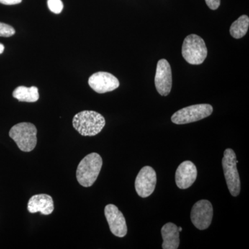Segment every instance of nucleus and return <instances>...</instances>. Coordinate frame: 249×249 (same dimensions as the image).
Returning <instances> with one entry per match:
<instances>
[{
  "instance_id": "11",
  "label": "nucleus",
  "mask_w": 249,
  "mask_h": 249,
  "mask_svg": "<svg viewBox=\"0 0 249 249\" xmlns=\"http://www.w3.org/2000/svg\"><path fill=\"white\" fill-rule=\"evenodd\" d=\"M88 83L90 88L98 93L114 91L120 85L119 80L114 75L104 71L93 73L89 77Z\"/></svg>"
},
{
  "instance_id": "2",
  "label": "nucleus",
  "mask_w": 249,
  "mask_h": 249,
  "mask_svg": "<svg viewBox=\"0 0 249 249\" xmlns=\"http://www.w3.org/2000/svg\"><path fill=\"white\" fill-rule=\"evenodd\" d=\"M103 166L101 155L96 152L85 157L78 165L76 178L82 186L88 188L92 186L97 179Z\"/></svg>"
},
{
  "instance_id": "7",
  "label": "nucleus",
  "mask_w": 249,
  "mask_h": 249,
  "mask_svg": "<svg viewBox=\"0 0 249 249\" xmlns=\"http://www.w3.org/2000/svg\"><path fill=\"white\" fill-rule=\"evenodd\" d=\"M213 217V208L209 201H198L191 210V222L199 230H205L210 227Z\"/></svg>"
},
{
  "instance_id": "15",
  "label": "nucleus",
  "mask_w": 249,
  "mask_h": 249,
  "mask_svg": "<svg viewBox=\"0 0 249 249\" xmlns=\"http://www.w3.org/2000/svg\"><path fill=\"white\" fill-rule=\"evenodd\" d=\"M13 96L21 102L35 103L38 101L40 95L36 87L19 86L14 90Z\"/></svg>"
},
{
  "instance_id": "4",
  "label": "nucleus",
  "mask_w": 249,
  "mask_h": 249,
  "mask_svg": "<svg viewBox=\"0 0 249 249\" xmlns=\"http://www.w3.org/2000/svg\"><path fill=\"white\" fill-rule=\"evenodd\" d=\"M181 53L183 58L188 63L201 65L207 56V47L201 37L191 34L187 36L183 41Z\"/></svg>"
},
{
  "instance_id": "3",
  "label": "nucleus",
  "mask_w": 249,
  "mask_h": 249,
  "mask_svg": "<svg viewBox=\"0 0 249 249\" xmlns=\"http://www.w3.org/2000/svg\"><path fill=\"white\" fill-rule=\"evenodd\" d=\"M37 128L31 123L15 124L9 131V137L23 152H31L37 145Z\"/></svg>"
},
{
  "instance_id": "13",
  "label": "nucleus",
  "mask_w": 249,
  "mask_h": 249,
  "mask_svg": "<svg viewBox=\"0 0 249 249\" xmlns=\"http://www.w3.org/2000/svg\"><path fill=\"white\" fill-rule=\"evenodd\" d=\"M27 209L31 213L39 212L45 215H49L53 213L54 210L53 199L49 195H36L29 199Z\"/></svg>"
},
{
  "instance_id": "20",
  "label": "nucleus",
  "mask_w": 249,
  "mask_h": 249,
  "mask_svg": "<svg viewBox=\"0 0 249 249\" xmlns=\"http://www.w3.org/2000/svg\"><path fill=\"white\" fill-rule=\"evenodd\" d=\"M22 0H0V3L4 5H15L22 2Z\"/></svg>"
},
{
  "instance_id": "12",
  "label": "nucleus",
  "mask_w": 249,
  "mask_h": 249,
  "mask_svg": "<svg viewBox=\"0 0 249 249\" xmlns=\"http://www.w3.org/2000/svg\"><path fill=\"white\" fill-rule=\"evenodd\" d=\"M197 170L196 165L190 160L181 163L175 173V182L180 189L190 188L196 181Z\"/></svg>"
},
{
  "instance_id": "21",
  "label": "nucleus",
  "mask_w": 249,
  "mask_h": 249,
  "mask_svg": "<svg viewBox=\"0 0 249 249\" xmlns=\"http://www.w3.org/2000/svg\"><path fill=\"white\" fill-rule=\"evenodd\" d=\"M4 46L2 44L0 43V54H1L4 52Z\"/></svg>"
},
{
  "instance_id": "9",
  "label": "nucleus",
  "mask_w": 249,
  "mask_h": 249,
  "mask_svg": "<svg viewBox=\"0 0 249 249\" xmlns=\"http://www.w3.org/2000/svg\"><path fill=\"white\" fill-rule=\"evenodd\" d=\"M155 83L157 91L160 95L166 96L169 94L173 85V78L171 67L165 59H161L157 62Z\"/></svg>"
},
{
  "instance_id": "6",
  "label": "nucleus",
  "mask_w": 249,
  "mask_h": 249,
  "mask_svg": "<svg viewBox=\"0 0 249 249\" xmlns=\"http://www.w3.org/2000/svg\"><path fill=\"white\" fill-rule=\"evenodd\" d=\"M213 111L209 104H197L182 108L172 116V122L177 124H191L211 116Z\"/></svg>"
},
{
  "instance_id": "5",
  "label": "nucleus",
  "mask_w": 249,
  "mask_h": 249,
  "mask_svg": "<svg viewBox=\"0 0 249 249\" xmlns=\"http://www.w3.org/2000/svg\"><path fill=\"white\" fill-rule=\"evenodd\" d=\"M222 167L231 194L233 196H239L241 190L240 175L237 169V157L232 149L227 148L224 151Z\"/></svg>"
},
{
  "instance_id": "22",
  "label": "nucleus",
  "mask_w": 249,
  "mask_h": 249,
  "mask_svg": "<svg viewBox=\"0 0 249 249\" xmlns=\"http://www.w3.org/2000/svg\"><path fill=\"white\" fill-rule=\"evenodd\" d=\"M178 231H179V232L182 231V228H181V227L178 228Z\"/></svg>"
},
{
  "instance_id": "14",
  "label": "nucleus",
  "mask_w": 249,
  "mask_h": 249,
  "mask_svg": "<svg viewBox=\"0 0 249 249\" xmlns=\"http://www.w3.org/2000/svg\"><path fill=\"white\" fill-rule=\"evenodd\" d=\"M163 244L162 249H178L179 247V231L178 226L173 223H167L161 229Z\"/></svg>"
},
{
  "instance_id": "17",
  "label": "nucleus",
  "mask_w": 249,
  "mask_h": 249,
  "mask_svg": "<svg viewBox=\"0 0 249 249\" xmlns=\"http://www.w3.org/2000/svg\"><path fill=\"white\" fill-rule=\"evenodd\" d=\"M47 5L49 10L53 14H60L63 10V4L61 0H48Z\"/></svg>"
},
{
  "instance_id": "1",
  "label": "nucleus",
  "mask_w": 249,
  "mask_h": 249,
  "mask_svg": "<svg viewBox=\"0 0 249 249\" xmlns=\"http://www.w3.org/2000/svg\"><path fill=\"white\" fill-rule=\"evenodd\" d=\"M73 127L82 136L93 137L99 134L106 125V119L94 111H80L73 117Z\"/></svg>"
},
{
  "instance_id": "18",
  "label": "nucleus",
  "mask_w": 249,
  "mask_h": 249,
  "mask_svg": "<svg viewBox=\"0 0 249 249\" xmlns=\"http://www.w3.org/2000/svg\"><path fill=\"white\" fill-rule=\"evenodd\" d=\"M15 33H16V31L11 26L0 22V36L1 37H11L14 35Z\"/></svg>"
},
{
  "instance_id": "19",
  "label": "nucleus",
  "mask_w": 249,
  "mask_h": 249,
  "mask_svg": "<svg viewBox=\"0 0 249 249\" xmlns=\"http://www.w3.org/2000/svg\"><path fill=\"white\" fill-rule=\"evenodd\" d=\"M210 9L216 10L220 6V0H205Z\"/></svg>"
},
{
  "instance_id": "16",
  "label": "nucleus",
  "mask_w": 249,
  "mask_h": 249,
  "mask_svg": "<svg viewBox=\"0 0 249 249\" xmlns=\"http://www.w3.org/2000/svg\"><path fill=\"white\" fill-rule=\"evenodd\" d=\"M249 27V18L246 15L240 16L232 23L230 28V34L235 39L242 38L247 34Z\"/></svg>"
},
{
  "instance_id": "8",
  "label": "nucleus",
  "mask_w": 249,
  "mask_h": 249,
  "mask_svg": "<svg viewBox=\"0 0 249 249\" xmlns=\"http://www.w3.org/2000/svg\"><path fill=\"white\" fill-rule=\"evenodd\" d=\"M157 184V174L150 166L141 169L135 180V189L139 196L142 198L151 196Z\"/></svg>"
},
{
  "instance_id": "10",
  "label": "nucleus",
  "mask_w": 249,
  "mask_h": 249,
  "mask_svg": "<svg viewBox=\"0 0 249 249\" xmlns=\"http://www.w3.org/2000/svg\"><path fill=\"white\" fill-rule=\"evenodd\" d=\"M105 215L113 235L124 237L127 235V227L124 214L114 204H108L105 208Z\"/></svg>"
}]
</instances>
